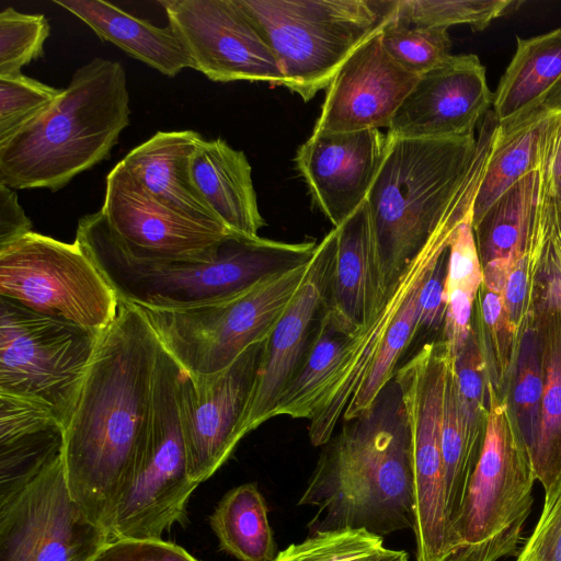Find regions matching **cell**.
<instances>
[{"mask_svg": "<svg viewBox=\"0 0 561 561\" xmlns=\"http://www.w3.org/2000/svg\"><path fill=\"white\" fill-rule=\"evenodd\" d=\"M522 3L519 0H397L394 21L446 30L467 24L482 31Z\"/></svg>", "mask_w": 561, "mask_h": 561, "instance_id": "37", "label": "cell"}, {"mask_svg": "<svg viewBox=\"0 0 561 561\" xmlns=\"http://www.w3.org/2000/svg\"><path fill=\"white\" fill-rule=\"evenodd\" d=\"M335 229L328 307L362 330L377 316L389 290L367 199Z\"/></svg>", "mask_w": 561, "mask_h": 561, "instance_id": "23", "label": "cell"}, {"mask_svg": "<svg viewBox=\"0 0 561 561\" xmlns=\"http://www.w3.org/2000/svg\"><path fill=\"white\" fill-rule=\"evenodd\" d=\"M336 240V229L333 228L317 244L298 291L264 342L242 425L243 437L273 417L279 398L300 370L318 337L328 309Z\"/></svg>", "mask_w": 561, "mask_h": 561, "instance_id": "17", "label": "cell"}, {"mask_svg": "<svg viewBox=\"0 0 561 561\" xmlns=\"http://www.w3.org/2000/svg\"><path fill=\"white\" fill-rule=\"evenodd\" d=\"M407 557H408V556H405L404 558H402V559H401V560H399V561H402V560H403V559H405Z\"/></svg>", "mask_w": 561, "mask_h": 561, "instance_id": "51", "label": "cell"}, {"mask_svg": "<svg viewBox=\"0 0 561 561\" xmlns=\"http://www.w3.org/2000/svg\"><path fill=\"white\" fill-rule=\"evenodd\" d=\"M264 342L248 347L229 366L193 378L182 368L179 402L191 479L201 484L232 455L243 438Z\"/></svg>", "mask_w": 561, "mask_h": 561, "instance_id": "15", "label": "cell"}, {"mask_svg": "<svg viewBox=\"0 0 561 561\" xmlns=\"http://www.w3.org/2000/svg\"><path fill=\"white\" fill-rule=\"evenodd\" d=\"M380 36L388 56L400 68L419 77L451 55L446 28L407 25L394 21L393 15Z\"/></svg>", "mask_w": 561, "mask_h": 561, "instance_id": "39", "label": "cell"}, {"mask_svg": "<svg viewBox=\"0 0 561 561\" xmlns=\"http://www.w3.org/2000/svg\"><path fill=\"white\" fill-rule=\"evenodd\" d=\"M92 561H199L181 546L162 539H115Z\"/></svg>", "mask_w": 561, "mask_h": 561, "instance_id": "45", "label": "cell"}, {"mask_svg": "<svg viewBox=\"0 0 561 561\" xmlns=\"http://www.w3.org/2000/svg\"><path fill=\"white\" fill-rule=\"evenodd\" d=\"M130 113L123 66L91 59L48 110L0 142V183L13 190L65 187L110 157Z\"/></svg>", "mask_w": 561, "mask_h": 561, "instance_id": "5", "label": "cell"}, {"mask_svg": "<svg viewBox=\"0 0 561 561\" xmlns=\"http://www.w3.org/2000/svg\"><path fill=\"white\" fill-rule=\"evenodd\" d=\"M386 147L387 134L365 129L311 134L298 148L296 167L334 228L367 199Z\"/></svg>", "mask_w": 561, "mask_h": 561, "instance_id": "20", "label": "cell"}, {"mask_svg": "<svg viewBox=\"0 0 561 561\" xmlns=\"http://www.w3.org/2000/svg\"><path fill=\"white\" fill-rule=\"evenodd\" d=\"M451 359L459 409L468 438L482 449L489 417L488 375L472 330L462 348Z\"/></svg>", "mask_w": 561, "mask_h": 561, "instance_id": "38", "label": "cell"}, {"mask_svg": "<svg viewBox=\"0 0 561 561\" xmlns=\"http://www.w3.org/2000/svg\"><path fill=\"white\" fill-rule=\"evenodd\" d=\"M402 561H409V556L405 559H403Z\"/></svg>", "mask_w": 561, "mask_h": 561, "instance_id": "50", "label": "cell"}, {"mask_svg": "<svg viewBox=\"0 0 561 561\" xmlns=\"http://www.w3.org/2000/svg\"><path fill=\"white\" fill-rule=\"evenodd\" d=\"M540 167L511 186L473 227L481 267L495 261L513 266L525 251L541 204Z\"/></svg>", "mask_w": 561, "mask_h": 561, "instance_id": "29", "label": "cell"}, {"mask_svg": "<svg viewBox=\"0 0 561 561\" xmlns=\"http://www.w3.org/2000/svg\"><path fill=\"white\" fill-rule=\"evenodd\" d=\"M540 210L541 204L530 240L513 265L502 293L505 313L518 341L533 313V288L540 256Z\"/></svg>", "mask_w": 561, "mask_h": 561, "instance_id": "42", "label": "cell"}, {"mask_svg": "<svg viewBox=\"0 0 561 561\" xmlns=\"http://www.w3.org/2000/svg\"><path fill=\"white\" fill-rule=\"evenodd\" d=\"M516 561H527V560H524V559H520V558H516Z\"/></svg>", "mask_w": 561, "mask_h": 561, "instance_id": "49", "label": "cell"}, {"mask_svg": "<svg viewBox=\"0 0 561 561\" xmlns=\"http://www.w3.org/2000/svg\"><path fill=\"white\" fill-rule=\"evenodd\" d=\"M195 186L215 216L231 231L259 237L264 227L252 181V168L242 150L224 139L201 137L191 159Z\"/></svg>", "mask_w": 561, "mask_h": 561, "instance_id": "25", "label": "cell"}, {"mask_svg": "<svg viewBox=\"0 0 561 561\" xmlns=\"http://www.w3.org/2000/svg\"><path fill=\"white\" fill-rule=\"evenodd\" d=\"M181 370L160 344L147 435L114 508L110 540L162 539L183 520L198 485L188 474L179 402Z\"/></svg>", "mask_w": 561, "mask_h": 561, "instance_id": "8", "label": "cell"}, {"mask_svg": "<svg viewBox=\"0 0 561 561\" xmlns=\"http://www.w3.org/2000/svg\"><path fill=\"white\" fill-rule=\"evenodd\" d=\"M33 232V224L15 191L0 183V249Z\"/></svg>", "mask_w": 561, "mask_h": 561, "instance_id": "47", "label": "cell"}, {"mask_svg": "<svg viewBox=\"0 0 561 561\" xmlns=\"http://www.w3.org/2000/svg\"><path fill=\"white\" fill-rule=\"evenodd\" d=\"M471 330L482 352L488 382L504 398L519 341L505 313L501 294L481 285L473 304Z\"/></svg>", "mask_w": 561, "mask_h": 561, "instance_id": "34", "label": "cell"}, {"mask_svg": "<svg viewBox=\"0 0 561 561\" xmlns=\"http://www.w3.org/2000/svg\"><path fill=\"white\" fill-rule=\"evenodd\" d=\"M543 374L536 333L530 324L522 334L504 394L513 421L528 449L535 445L541 415Z\"/></svg>", "mask_w": 561, "mask_h": 561, "instance_id": "35", "label": "cell"}, {"mask_svg": "<svg viewBox=\"0 0 561 561\" xmlns=\"http://www.w3.org/2000/svg\"><path fill=\"white\" fill-rule=\"evenodd\" d=\"M322 447L298 501L318 508L310 534L350 528L383 538L413 530L411 435L393 378Z\"/></svg>", "mask_w": 561, "mask_h": 561, "instance_id": "3", "label": "cell"}, {"mask_svg": "<svg viewBox=\"0 0 561 561\" xmlns=\"http://www.w3.org/2000/svg\"><path fill=\"white\" fill-rule=\"evenodd\" d=\"M530 324L543 374L538 435L530 451L536 480L548 490L561 476V280L541 249Z\"/></svg>", "mask_w": 561, "mask_h": 561, "instance_id": "21", "label": "cell"}, {"mask_svg": "<svg viewBox=\"0 0 561 561\" xmlns=\"http://www.w3.org/2000/svg\"><path fill=\"white\" fill-rule=\"evenodd\" d=\"M482 282L471 213L458 227L448 248L445 283L447 308L442 339L451 356L462 348L471 332L473 304Z\"/></svg>", "mask_w": 561, "mask_h": 561, "instance_id": "32", "label": "cell"}, {"mask_svg": "<svg viewBox=\"0 0 561 561\" xmlns=\"http://www.w3.org/2000/svg\"><path fill=\"white\" fill-rule=\"evenodd\" d=\"M193 69L214 82L284 85L282 68L239 0H163Z\"/></svg>", "mask_w": 561, "mask_h": 561, "instance_id": "14", "label": "cell"}, {"mask_svg": "<svg viewBox=\"0 0 561 561\" xmlns=\"http://www.w3.org/2000/svg\"><path fill=\"white\" fill-rule=\"evenodd\" d=\"M541 165L554 196L561 203V113L556 114L550 121Z\"/></svg>", "mask_w": 561, "mask_h": 561, "instance_id": "48", "label": "cell"}, {"mask_svg": "<svg viewBox=\"0 0 561 561\" xmlns=\"http://www.w3.org/2000/svg\"><path fill=\"white\" fill-rule=\"evenodd\" d=\"M101 211L119 244L141 260H208L226 238L239 234L221 224L194 219L165 207L119 162L106 176Z\"/></svg>", "mask_w": 561, "mask_h": 561, "instance_id": "16", "label": "cell"}, {"mask_svg": "<svg viewBox=\"0 0 561 561\" xmlns=\"http://www.w3.org/2000/svg\"><path fill=\"white\" fill-rule=\"evenodd\" d=\"M62 90L22 72L0 76V142L48 110Z\"/></svg>", "mask_w": 561, "mask_h": 561, "instance_id": "41", "label": "cell"}, {"mask_svg": "<svg viewBox=\"0 0 561 561\" xmlns=\"http://www.w3.org/2000/svg\"><path fill=\"white\" fill-rule=\"evenodd\" d=\"M308 264L228 299L174 310L137 308L163 348L188 376L211 375L268 337L298 291Z\"/></svg>", "mask_w": 561, "mask_h": 561, "instance_id": "9", "label": "cell"}, {"mask_svg": "<svg viewBox=\"0 0 561 561\" xmlns=\"http://www.w3.org/2000/svg\"><path fill=\"white\" fill-rule=\"evenodd\" d=\"M541 168L542 198L540 211L541 250L561 280V203L554 196Z\"/></svg>", "mask_w": 561, "mask_h": 561, "instance_id": "46", "label": "cell"}, {"mask_svg": "<svg viewBox=\"0 0 561 561\" xmlns=\"http://www.w3.org/2000/svg\"><path fill=\"white\" fill-rule=\"evenodd\" d=\"M0 297V394L69 421L100 336Z\"/></svg>", "mask_w": 561, "mask_h": 561, "instance_id": "10", "label": "cell"}, {"mask_svg": "<svg viewBox=\"0 0 561 561\" xmlns=\"http://www.w3.org/2000/svg\"><path fill=\"white\" fill-rule=\"evenodd\" d=\"M499 133L491 110L477 137L387 136L367 203L388 287L425 248L451 242L473 210Z\"/></svg>", "mask_w": 561, "mask_h": 561, "instance_id": "2", "label": "cell"}, {"mask_svg": "<svg viewBox=\"0 0 561 561\" xmlns=\"http://www.w3.org/2000/svg\"><path fill=\"white\" fill-rule=\"evenodd\" d=\"M492 103L493 93L479 57L450 55L419 77L387 128V136L408 139L473 136Z\"/></svg>", "mask_w": 561, "mask_h": 561, "instance_id": "18", "label": "cell"}, {"mask_svg": "<svg viewBox=\"0 0 561 561\" xmlns=\"http://www.w3.org/2000/svg\"><path fill=\"white\" fill-rule=\"evenodd\" d=\"M75 241L118 301L156 310L184 309L231 298L309 263L317 248L314 240L289 243L232 234L208 260H141L119 244L101 209L78 220Z\"/></svg>", "mask_w": 561, "mask_h": 561, "instance_id": "4", "label": "cell"}, {"mask_svg": "<svg viewBox=\"0 0 561 561\" xmlns=\"http://www.w3.org/2000/svg\"><path fill=\"white\" fill-rule=\"evenodd\" d=\"M450 357L440 345L422 346L397 369L412 446L416 561H451L459 547L447 515L442 425Z\"/></svg>", "mask_w": 561, "mask_h": 561, "instance_id": "12", "label": "cell"}, {"mask_svg": "<svg viewBox=\"0 0 561 561\" xmlns=\"http://www.w3.org/2000/svg\"><path fill=\"white\" fill-rule=\"evenodd\" d=\"M451 363L447 374L445 389L442 425V455L444 463L447 515L454 531V525L463 505L470 480L482 449L476 447L468 438L459 409L457 387Z\"/></svg>", "mask_w": 561, "mask_h": 561, "instance_id": "33", "label": "cell"}, {"mask_svg": "<svg viewBox=\"0 0 561 561\" xmlns=\"http://www.w3.org/2000/svg\"><path fill=\"white\" fill-rule=\"evenodd\" d=\"M0 297L102 333L119 301L81 247L35 231L0 249Z\"/></svg>", "mask_w": 561, "mask_h": 561, "instance_id": "11", "label": "cell"}, {"mask_svg": "<svg viewBox=\"0 0 561 561\" xmlns=\"http://www.w3.org/2000/svg\"><path fill=\"white\" fill-rule=\"evenodd\" d=\"M380 32L360 44L330 84L312 134L388 128L419 76L386 53Z\"/></svg>", "mask_w": 561, "mask_h": 561, "instance_id": "19", "label": "cell"}, {"mask_svg": "<svg viewBox=\"0 0 561 561\" xmlns=\"http://www.w3.org/2000/svg\"><path fill=\"white\" fill-rule=\"evenodd\" d=\"M449 244L438 242L425 248L389 287L385 304L345 353L344 363L331 389L309 420L308 434L313 446H324L331 439L340 417L364 381L405 298L448 250Z\"/></svg>", "mask_w": 561, "mask_h": 561, "instance_id": "22", "label": "cell"}, {"mask_svg": "<svg viewBox=\"0 0 561 561\" xmlns=\"http://www.w3.org/2000/svg\"><path fill=\"white\" fill-rule=\"evenodd\" d=\"M159 345L141 311L119 301L65 426L62 461L69 492L107 533L147 435Z\"/></svg>", "mask_w": 561, "mask_h": 561, "instance_id": "1", "label": "cell"}, {"mask_svg": "<svg viewBox=\"0 0 561 561\" xmlns=\"http://www.w3.org/2000/svg\"><path fill=\"white\" fill-rule=\"evenodd\" d=\"M517 558L527 561H561V476L545 491L539 519Z\"/></svg>", "mask_w": 561, "mask_h": 561, "instance_id": "43", "label": "cell"}, {"mask_svg": "<svg viewBox=\"0 0 561 561\" xmlns=\"http://www.w3.org/2000/svg\"><path fill=\"white\" fill-rule=\"evenodd\" d=\"M489 417L482 451L454 534L451 561H497L517 557L531 512L536 480L528 449L505 398L488 382Z\"/></svg>", "mask_w": 561, "mask_h": 561, "instance_id": "7", "label": "cell"}, {"mask_svg": "<svg viewBox=\"0 0 561 561\" xmlns=\"http://www.w3.org/2000/svg\"><path fill=\"white\" fill-rule=\"evenodd\" d=\"M84 22L102 41L121 48L163 76L173 78L192 60L168 24L157 26L103 0H53Z\"/></svg>", "mask_w": 561, "mask_h": 561, "instance_id": "26", "label": "cell"}, {"mask_svg": "<svg viewBox=\"0 0 561 561\" xmlns=\"http://www.w3.org/2000/svg\"><path fill=\"white\" fill-rule=\"evenodd\" d=\"M516 42L493 93L492 112L501 126L528 115L561 89V28Z\"/></svg>", "mask_w": 561, "mask_h": 561, "instance_id": "28", "label": "cell"}, {"mask_svg": "<svg viewBox=\"0 0 561 561\" xmlns=\"http://www.w3.org/2000/svg\"><path fill=\"white\" fill-rule=\"evenodd\" d=\"M405 556L403 550L386 548L380 536L346 528L310 534L279 551L273 561H399Z\"/></svg>", "mask_w": 561, "mask_h": 561, "instance_id": "36", "label": "cell"}, {"mask_svg": "<svg viewBox=\"0 0 561 561\" xmlns=\"http://www.w3.org/2000/svg\"><path fill=\"white\" fill-rule=\"evenodd\" d=\"M65 427L47 408L0 394V486L23 481L62 455Z\"/></svg>", "mask_w": 561, "mask_h": 561, "instance_id": "27", "label": "cell"}, {"mask_svg": "<svg viewBox=\"0 0 561 561\" xmlns=\"http://www.w3.org/2000/svg\"><path fill=\"white\" fill-rule=\"evenodd\" d=\"M219 547L239 561H273L276 557L267 506L256 483L228 491L209 517Z\"/></svg>", "mask_w": 561, "mask_h": 561, "instance_id": "31", "label": "cell"}, {"mask_svg": "<svg viewBox=\"0 0 561 561\" xmlns=\"http://www.w3.org/2000/svg\"><path fill=\"white\" fill-rule=\"evenodd\" d=\"M362 330L328 307L318 337L304 365L283 392L274 416L310 420L331 389L345 353Z\"/></svg>", "mask_w": 561, "mask_h": 561, "instance_id": "30", "label": "cell"}, {"mask_svg": "<svg viewBox=\"0 0 561 561\" xmlns=\"http://www.w3.org/2000/svg\"><path fill=\"white\" fill-rule=\"evenodd\" d=\"M50 25L44 14L22 13L8 7L0 12V76L22 68L44 55Z\"/></svg>", "mask_w": 561, "mask_h": 561, "instance_id": "40", "label": "cell"}, {"mask_svg": "<svg viewBox=\"0 0 561 561\" xmlns=\"http://www.w3.org/2000/svg\"><path fill=\"white\" fill-rule=\"evenodd\" d=\"M272 48L284 87L310 101L393 18L397 0H239Z\"/></svg>", "mask_w": 561, "mask_h": 561, "instance_id": "6", "label": "cell"}, {"mask_svg": "<svg viewBox=\"0 0 561 561\" xmlns=\"http://www.w3.org/2000/svg\"><path fill=\"white\" fill-rule=\"evenodd\" d=\"M448 250L437 260L426 275L419 293L417 322L414 339L417 335H443L446 299L445 283L447 276Z\"/></svg>", "mask_w": 561, "mask_h": 561, "instance_id": "44", "label": "cell"}, {"mask_svg": "<svg viewBox=\"0 0 561 561\" xmlns=\"http://www.w3.org/2000/svg\"><path fill=\"white\" fill-rule=\"evenodd\" d=\"M201 137L194 130L158 131L131 149L119 163L165 207L194 219L224 225L192 178L191 159Z\"/></svg>", "mask_w": 561, "mask_h": 561, "instance_id": "24", "label": "cell"}, {"mask_svg": "<svg viewBox=\"0 0 561 561\" xmlns=\"http://www.w3.org/2000/svg\"><path fill=\"white\" fill-rule=\"evenodd\" d=\"M108 541L72 499L62 455L0 486V561H92Z\"/></svg>", "mask_w": 561, "mask_h": 561, "instance_id": "13", "label": "cell"}]
</instances>
